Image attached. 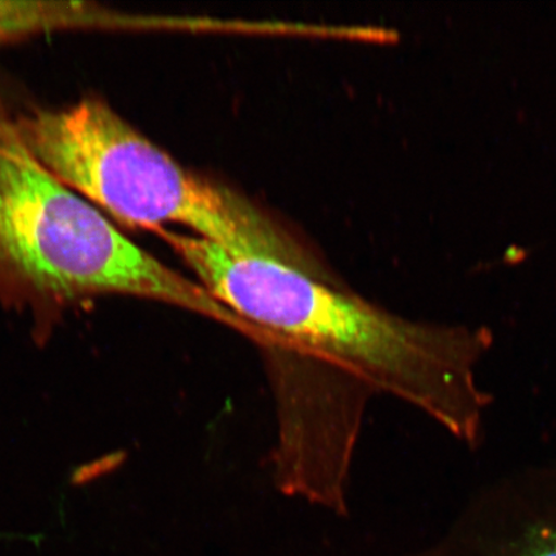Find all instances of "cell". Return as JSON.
I'll list each match as a JSON object with an SVG mask.
<instances>
[{
    "mask_svg": "<svg viewBox=\"0 0 556 556\" xmlns=\"http://www.w3.org/2000/svg\"><path fill=\"white\" fill-rule=\"evenodd\" d=\"M198 282L256 333L427 414L465 446L483 440L492 395L477 371L493 345L485 326L421 321L268 256L229 252L199 236L160 229Z\"/></svg>",
    "mask_w": 556,
    "mask_h": 556,
    "instance_id": "obj_1",
    "label": "cell"
},
{
    "mask_svg": "<svg viewBox=\"0 0 556 556\" xmlns=\"http://www.w3.org/2000/svg\"><path fill=\"white\" fill-rule=\"evenodd\" d=\"M0 131L123 225L189 227L229 252L268 256L318 275L321 264L252 200L201 177L131 127L106 101L0 113Z\"/></svg>",
    "mask_w": 556,
    "mask_h": 556,
    "instance_id": "obj_2",
    "label": "cell"
},
{
    "mask_svg": "<svg viewBox=\"0 0 556 556\" xmlns=\"http://www.w3.org/2000/svg\"><path fill=\"white\" fill-rule=\"evenodd\" d=\"M106 296L169 305L242 337L249 330L0 131V305L30 316L41 339L70 311Z\"/></svg>",
    "mask_w": 556,
    "mask_h": 556,
    "instance_id": "obj_3",
    "label": "cell"
},
{
    "mask_svg": "<svg viewBox=\"0 0 556 556\" xmlns=\"http://www.w3.org/2000/svg\"><path fill=\"white\" fill-rule=\"evenodd\" d=\"M413 556H556V463L483 486L440 541Z\"/></svg>",
    "mask_w": 556,
    "mask_h": 556,
    "instance_id": "obj_4",
    "label": "cell"
}]
</instances>
